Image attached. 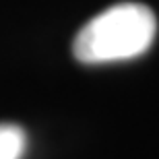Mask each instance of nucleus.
Masks as SVG:
<instances>
[{"mask_svg":"<svg viewBox=\"0 0 159 159\" xmlns=\"http://www.w3.org/2000/svg\"><path fill=\"white\" fill-rule=\"evenodd\" d=\"M157 19L139 2L114 4L83 25L72 52L83 64H110L139 58L153 46Z\"/></svg>","mask_w":159,"mask_h":159,"instance_id":"nucleus-1","label":"nucleus"},{"mask_svg":"<svg viewBox=\"0 0 159 159\" xmlns=\"http://www.w3.org/2000/svg\"><path fill=\"white\" fill-rule=\"evenodd\" d=\"M27 136L15 124H0V159H21L25 153Z\"/></svg>","mask_w":159,"mask_h":159,"instance_id":"nucleus-2","label":"nucleus"}]
</instances>
